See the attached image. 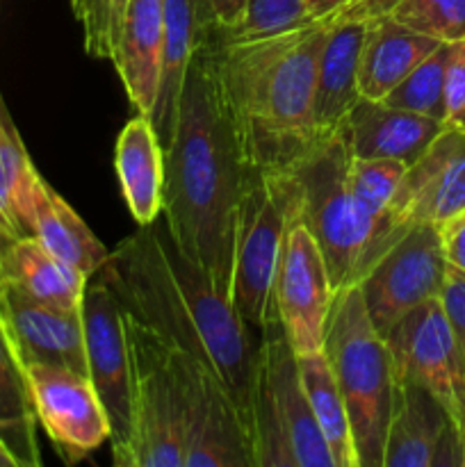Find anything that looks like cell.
Returning a JSON list of instances; mask_svg holds the SVG:
<instances>
[{
    "label": "cell",
    "mask_w": 465,
    "mask_h": 467,
    "mask_svg": "<svg viewBox=\"0 0 465 467\" xmlns=\"http://www.w3.org/2000/svg\"><path fill=\"white\" fill-rule=\"evenodd\" d=\"M249 173L219 85L212 35L191 59L176 130L164 146L162 214L173 244L228 299L237 205Z\"/></svg>",
    "instance_id": "6da1fadb"
},
{
    "label": "cell",
    "mask_w": 465,
    "mask_h": 467,
    "mask_svg": "<svg viewBox=\"0 0 465 467\" xmlns=\"http://www.w3.org/2000/svg\"><path fill=\"white\" fill-rule=\"evenodd\" d=\"M96 276L130 317L212 368L246 418L258 345L232 301L173 244L167 231L153 223L141 226L109 251Z\"/></svg>",
    "instance_id": "7a4b0ae2"
},
{
    "label": "cell",
    "mask_w": 465,
    "mask_h": 467,
    "mask_svg": "<svg viewBox=\"0 0 465 467\" xmlns=\"http://www.w3.org/2000/svg\"><path fill=\"white\" fill-rule=\"evenodd\" d=\"M326 30L328 21H315L244 44L214 32L219 85L251 171H287L317 141L315 76Z\"/></svg>",
    "instance_id": "3957f363"
},
{
    "label": "cell",
    "mask_w": 465,
    "mask_h": 467,
    "mask_svg": "<svg viewBox=\"0 0 465 467\" xmlns=\"http://www.w3.org/2000/svg\"><path fill=\"white\" fill-rule=\"evenodd\" d=\"M322 351L345 397L358 467H383L397 374L388 340L369 322L358 285L333 296Z\"/></svg>",
    "instance_id": "277c9868"
},
{
    "label": "cell",
    "mask_w": 465,
    "mask_h": 467,
    "mask_svg": "<svg viewBox=\"0 0 465 467\" xmlns=\"http://www.w3.org/2000/svg\"><path fill=\"white\" fill-rule=\"evenodd\" d=\"M349 160L337 128L317 137L313 149L287 169L296 187V222L313 233L336 292L358 283L383 222L351 194Z\"/></svg>",
    "instance_id": "5b68a950"
},
{
    "label": "cell",
    "mask_w": 465,
    "mask_h": 467,
    "mask_svg": "<svg viewBox=\"0 0 465 467\" xmlns=\"http://www.w3.org/2000/svg\"><path fill=\"white\" fill-rule=\"evenodd\" d=\"M253 467H336L317 427L299 356L281 324H269L255 349L246 413Z\"/></svg>",
    "instance_id": "8992f818"
},
{
    "label": "cell",
    "mask_w": 465,
    "mask_h": 467,
    "mask_svg": "<svg viewBox=\"0 0 465 467\" xmlns=\"http://www.w3.org/2000/svg\"><path fill=\"white\" fill-rule=\"evenodd\" d=\"M296 219L290 171H251L237 205L231 301L251 331L278 322L272 287L287 231Z\"/></svg>",
    "instance_id": "52a82bcc"
},
{
    "label": "cell",
    "mask_w": 465,
    "mask_h": 467,
    "mask_svg": "<svg viewBox=\"0 0 465 467\" xmlns=\"http://www.w3.org/2000/svg\"><path fill=\"white\" fill-rule=\"evenodd\" d=\"M126 333L132 358V441L119 467H185V420L169 345L128 313Z\"/></svg>",
    "instance_id": "ba28073f"
},
{
    "label": "cell",
    "mask_w": 465,
    "mask_h": 467,
    "mask_svg": "<svg viewBox=\"0 0 465 467\" xmlns=\"http://www.w3.org/2000/svg\"><path fill=\"white\" fill-rule=\"evenodd\" d=\"M169 358L182 401L185 467H253L249 424L226 383L171 345Z\"/></svg>",
    "instance_id": "9c48e42d"
},
{
    "label": "cell",
    "mask_w": 465,
    "mask_h": 467,
    "mask_svg": "<svg viewBox=\"0 0 465 467\" xmlns=\"http://www.w3.org/2000/svg\"><path fill=\"white\" fill-rule=\"evenodd\" d=\"M447 272L438 226H408L356 283L369 322L388 337L406 315L427 301L440 299Z\"/></svg>",
    "instance_id": "30bf717a"
},
{
    "label": "cell",
    "mask_w": 465,
    "mask_h": 467,
    "mask_svg": "<svg viewBox=\"0 0 465 467\" xmlns=\"http://www.w3.org/2000/svg\"><path fill=\"white\" fill-rule=\"evenodd\" d=\"M87 369L109 422L114 465H121L132 441V358L126 313L114 292L96 276L82 296Z\"/></svg>",
    "instance_id": "8fae6325"
},
{
    "label": "cell",
    "mask_w": 465,
    "mask_h": 467,
    "mask_svg": "<svg viewBox=\"0 0 465 467\" xmlns=\"http://www.w3.org/2000/svg\"><path fill=\"white\" fill-rule=\"evenodd\" d=\"M465 210V130L442 128L429 149L408 164L395 201L381 222L369 265L415 223L442 226Z\"/></svg>",
    "instance_id": "7c38bea8"
},
{
    "label": "cell",
    "mask_w": 465,
    "mask_h": 467,
    "mask_svg": "<svg viewBox=\"0 0 465 467\" xmlns=\"http://www.w3.org/2000/svg\"><path fill=\"white\" fill-rule=\"evenodd\" d=\"M397 379L431 392L465 433V363L440 299L406 315L386 337Z\"/></svg>",
    "instance_id": "4fadbf2b"
},
{
    "label": "cell",
    "mask_w": 465,
    "mask_h": 467,
    "mask_svg": "<svg viewBox=\"0 0 465 467\" xmlns=\"http://www.w3.org/2000/svg\"><path fill=\"white\" fill-rule=\"evenodd\" d=\"M333 296L336 290L319 244L313 233L294 219L283 242L272 301L278 324L296 356L322 351Z\"/></svg>",
    "instance_id": "5bb4252c"
},
{
    "label": "cell",
    "mask_w": 465,
    "mask_h": 467,
    "mask_svg": "<svg viewBox=\"0 0 465 467\" xmlns=\"http://www.w3.org/2000/svg\"><path fill=\"white\" fill-rule=\"evenodd\" d=\"M39 427L64 463H80L109 441V422L87 374L64 365L26 363Z\"/></svg>",
    "instance_id": "9a60e30c"
},
{
    "label": "cell",
    "mask_w": 465,
    "mask_h": 467,
    "mask_svg": "<svg viewBox=\"0 0 465 467\" xmlns=\"http://www.w3.org/2000/svg\"><path fill=\"white\" fill-rule=\"evenodd\" d=\"M0 313L23 363L64 365L89 377L82 313L41 304L9 283H0Z\"/></svg>",
    "instance_id": "2e32d148"
},
{
    "label": "cell",
    "mask_w": 465,
    "mask_h": 467,
    "mask_svg": "<svg viewBox=\"0 0 465 467\" xmlns=\"http://www.w3.org/2000/svg\"><path fill=\"white\" fill-rule=\"evenodd\" d=\"M217 32V21L210 12L208 0H164V44L160 64V85L155 99L153 121L162 146L171 141L176 130L181 94L187 71L205 41Z\"/></svg>",
    "instance_id": "e0dca14e"
},
{
    "label": "cell",
    "mask_w": 465,
    "mask_h": 467,
    "mask_svg": "<svg viewBox=\"0 0 465 467\" xmlns=\"http://www.w3.org/2000/svg\"><path fill=\"white\" fill-rule=\"evenodd\" d=\"M445 123L422 114L392 108L383 100L360 99L351 108L340 130L351 158L397 160L406 167L413 164Z\"/></svg>",
    "instance_id": "ac0fdd59"
},
{
    "label": "cell",
    "mask_w": 465,
    "mask_h": 467,
    "mask_svg": "<svg viewBox=\"0 0 465 467\" xmlns=\"http://www.w3.org/2000/svg\"><path fill=\"white\" fill-rule=\"evenodd\" d=\"M162 44L164 0H128L112 62L132 108L144 117L153 114L158 99Z\"/></svg>",
    "instance_id": "d6986e66"
},
{
    "label": "cell",
    "mask_w": 465,
    "mask_h": 467,
    "mask_svg": "<svg viewBox=\"0 0 465 467\" xmlns=\"http://www.w3.org/2000/svg\"><path fill=\"white\" fill-rule=\"evenodd\" d=\"M454 427V420L431 392L397 379L383 467H433L442 441Z\"/></svg>",
    "instance_id": "ffe728a7"
},
{
    "label": "cell",
    "mask_w": 465,
    "mask_h": 467,
    "mask_svg": "<svg viewBox=\"0 0 465 467\" xmlns=\"http://www.w3.org/2000/svg\"><path fill=\"white\" fill-rule=\"evenodd\" d=\"M365 21H328L315 76V126L317 137L331 135L363 96L358 91V59Z\"/></svg>",
    "instance_id": "44dd1931"
},
{
    "label": "cell",
    "mask_w": 465,
    "mask_h": 467,
    "mask_svg": "<svg viewBox=\"0 0 465 467\" xmlns=\"http://www.w3.org/2000/svg\"><path fill=\"white\" fill-rule=\"evenodd\" d=\"M23 231L46 246L64 263L94 278L108 260L109 251L80 219V214L41 178L36 176L27 205Z\"/></svg>",
    "instance_id": "7402d4cb"
},
{
    "label": "cell",
    "mask_w": 465,
    "mask_h": 467,
    "mask_svg": "<svg viewBox=\"0 0 465 467\" xmlns=\"http://www.w3.org/2000/svg\"><path fill=\"white\" fill-rule=\"evenodd\" d=\"M119 185L132 219L150 226L164 203V146L150 117L137 114L119 132L114 149Z\"/></svg>",
    "instance_id": "603a6c76"
},
{
    "label": "cell",
    "mask_w": 465,
    "mask_h": 467,
    "mask_svg": "<svg viewBox=\"0 0 465 467\" xmlns=\"http://www.w3.org/2000/svg\"><path fill=\"white\" fill-rule=\"evenodd\" d=\"M442 41L401 26L388 16L365 21L358 59V91L363 99L383 100Z\"/></svg>",
    "instance_id": "cb8c5ba5"
},
{
    "label": "cell",
    "mask_w": 465,
    "mask_h": 467,
    "mask_svg": "<svg viewBox=\"0 0 465 467\" xmlns=\"http://www.w3.org/2000/svg\"><path fill=\"white\" fill-rule=\"evenodd\" d=\"M0 283H9L41 304L82 313V296L89 278L50 254L32 235H21L0 254Z\"/></svg>",
    "instance_id": "d4e9b609"
},
{
    "label": "cell",
    "mask_w": 465,
    "mask_h": 467,
    "mask_svg": "<svg viewBox=\"0 0 465 467\" xmlns=\"http://www.w3.org/2000/svg\"><path fill=\"white\" fill-rule=\"evenodd\" d=\"M36 427L26 363L0 313V442L16 467L41 465Z\"/></svg>",
    "instance_id": "484cf974"
},
{
    "label": "cell",
    "mask_w": 465,
    "mask_h": 467,
    "mask_svg": "<svg viewBox=\"0 0 465 467\" xmlns=\"http://www.w3.org/2000/svg\"><path fill=\"white\" fill-rule=\"evenodd\" d=\"M299 372L304 379L310 409H313L319 431L331 450L336 467H358L345 397L337 388L324 351L299 356Z\"/></svg>",
    "instance_id": "4316f807"
},
{
    "label": "cell",
    "mask_w": 465,
    "mask_h": 467,
    "mask_svg": "<svg viewBox=\"0 0 465 467\" xmlns=\"http://www.w3.org/2000/svg\"><path fill=\"white\" fill-rule=\"evenodd\" d=\"M305 0H246L242 16L231 30H219L217 36L223 44H244V41L269 39L310 26Z\"/></svg>",
    "instance_id": "83f0119b"
},
{
    "label": "cell",
    "mask_w": 465,
    "mask_h": 467,
    "mask_svg": "<svg viewBox=\"0 0 465 467\" xmlns=\"http://www.w3.org/2000/svg\"><path fill=\"white\" fill-rule=\"evenodd\" d=\"M445 62L447 44H440L383 99V103L445 123Z\"/></svg>",
    "instance_id": "f1b7e54d"
},
{
    "label": "cell",
    "mask_w": 465,
    "mask_h": 467,
    "mask_svg": "<svg viewBox=\"0 0 465 467\" xmlns=\"http://www.w3.org/2000/svg\"><path fill=\"white\" fill-rule=\"evenodd\" d=\"M406 164L397 160L381 158H351L349 160V187L354 199L367 210L372 217L383 219L395 201Z\"/></svg>",
    "instance_id": "f546056e"
},
{
    "label": "cell",
    "mask_w": 465,
    "mask_h": 467,
    "mask_svg": "<svg viewBox=\"0 0 465 467\" xmlns=\"http://www.w3.org/2000/svg\"><path fill=\"white\" fill-rule=\"evenodd\" d=\"M390 16L442 44L465 39V0H399Z\"/></svg>",
    "instance_id": "4dcf8cb0"
},
{
    "label": "cell",
    "mask_w": 465,
    "mask_h": 467,
    "mask_svg": "<svg viewBox=\"0 0 465 467\" xmlns=\"http://www.w3.org/2000/svg\"><path fill=\"white\" fill-rule=\"evenodd\" d=\"M128 0H71L73 16L82 26L87 55L112 59Z\"/></svg>",
    "instance_id": "1f68e13d"
},
{
    "label": "cell",
    "mask_w": 465,
    "mask_h": 467,
    "mask_svg": "<svg viewBox=\"0 0 465 467\" xmlns=\"http://www.w3.org/2000/svg\"><path fill=\"white\" fill-rule=\"evenodd\" d=\"M445 126L465 130V39L447 44Z\"/></svg>",
    "instance_id": "d6a6232c"
},
{
    "label": "cell",
    "mask_w": 465,
    "mask_h": 467,
    "mask_svg": "<svg viewBox=\"0 0 465 467\" xmlns=\"http://www.w3.org/2000/svg\"><path fill=\"white\" fill-rule=\"evenodd\" d=\"M440 306L450 322L454 340L459 345L460 358L465 363V278L454 272H447L445 285L440 292Z\"/></svg>",
    "instance_id": "836d02e7"
},
{
    "label": "cell",
    "mask_w": 465,
    "mask_h": 467,
    "mask_svg": "<svg viewBox=\"0 0 465 467\" xmlns=\"http://www.w3.org/2000/svg\"><path fill=\"white\" fill-rule=\"evenodd\" d=\"M438 231H440L447 269L465 278V210L442 226H438Z\"/></svg>",
    "instance_id": "e575fe53"
},
{
    "label": "cell",
    "mask_w": 465,
    "mask_h": 467,
    "mask_svg": "<svg viewBox=\"0 0 465 467\" xmlns=\"http://www.w3.org/2000/svg\"><path fill=\"white\" fill-rule=\"evenodd\" d=\"M397 3L399 0H349L328 21H372V18L388 16L397 7Z\"/></svg>",
    "instance_id": "d590c367"
},
{
    "label": "cell",
    "mask_w": 465,
    "mask_h": 467,
    "mask_svg": "<svg viewBox=\"0 0 465 467\" xmlns=\"http://www.w3.org/2000/svg\"><path fill=\"white\" fill-rule=\"evenodd\" d=\"M0 222L5 223V228H7L14 237L26 235V233L21 231V226H18L16 214H14L12 190H9V178L3 164V150H0Z\"/></svg>",
    "instance_id": "8d00e7d4"
},
{
    "label": "cell",
    "mask_w": 465,
    "mask_h": 467,
    "mask_svg": "<svg viewBox=\"0 0 465 467\" xmlns=\"http://www.w3.org/2000/svg\"><path fill=\"white\" fill-rule=\"evenodd\" d=\"M246 0H208L210 12H212L214 21H217L219 30H231L242 16Z\"/></svg>",
    "instance_id": "74e56055"
},
{
    "label": "cell",
    "mask_w": 465,
    "mask_h": 467,
    "mask_svg": "<svg viewBox=\"0 0 465 467\" xmlns=\"http://www.w3.org/2000/svg\"><path fill=\"white\" fill-rule=\"evenodd\" d=\"M349 0H305V7L308 14L313 16V21H328L331 16H336Z\"/></svg>",
    "instance_id": "f35d334b"
},
{
    "label": "cell",
    "mask_w": 465,
    "mask_h": 467,
    "mask_svg": "<svg viewBox=\"0 0 465 467\" xmlns=\"http://www.w3.org/2000/svg\"><path fill=\"white\" fill-rule=\"evenodd\" d=\"M14 240H16V237H14L12 233H9L7 228H5V223L0 222V254H3V251L7 249L9 242H14Z\"/></svg>",
    "instance_id": "ab89813d"
},
{
    "label": "cell",
    "mask_w": 465,
    "mask_h": 467,
    "mask_svg": "<svg viewBox=\"0 0 465 467\" xmlns=\"http://www.w3.org/2000/svg\"><path fill=\"white\" fill-rule=\"evenodd\" d=\"M5 465H7V467H16V465H14L12 456L7 454V450H5L3 442H0V467H5Z\"/></svg>",
    "instance_id": "60d3db41"
}]
</instances>
